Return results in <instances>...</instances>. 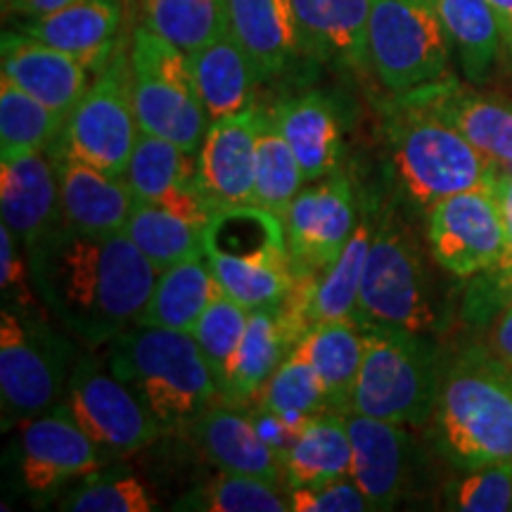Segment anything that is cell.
I'll return each instance as SVG.
<instances>
[{
	"instance_id": "cell-1",
	"label": "cell",
	"mask_w": 512,
	"mask_h": 512,
	"mask_svg": "<svg viewBox=\"0 0 512 512\" xmlns=\"http://www.w3.org/2000/svg\"><path fill=\"white\" fill-rule=\"evenodd\" d=\"M27 259L34 290L91 347L112 344L138 323L159 275L126 233H81L62 223Z\"/></svg>"
},
{
	"instance_id": "cell-2",
	"label": "cell",
	"mask_w": 512,
	"mask_h": 512,
	"mask_svg": "<svg viewBox=\"0 0 512 512\" xmlns=\"http://www.w3.org/2000/svg\"><path fill=\"white\" fill-rule=\"evenodd\" d=\"M396 188L413 207L430 211L444 197L494 188L501 166L437 114L396 95L382 117Z\"/></svg>"
},
{
	"instance_id": "cell-3",
	"label": "cell",
	"mask_w": 512,
	"mask_h": 512,
	"mask_svg": "<svg viewBox=\"0 0 512 512\" xmlns=\"http://www.w3.org/2000/svg\"><path fill=\"white\" fill-rule=\"evenodd\" d=\"M434 441L458 470L512 460V368L486 349H465L441 375Z\"/></svg>"
},
{
	"instance_id": "cell-4",
	"label": "cell",
	"mask_w": 512,
	"mask_h": 512,
	"mask_svg": "<svg viewBox=\"0 0 512 512\" xmlns=\"http://www.w3.org/2000/svg\"><path fill=\"white\" fill-rule=\"evenodd\" d=\"M107 368L155 415L162 430L195 420L221 396L190 332L133 325L110 344Z\"/></svg>"
},
{
	"instance_id": "cell-5",
	"label": "cell",
	"mask_w": 512,
	"mask_h": 512,
	"mask_svg": "<svg viewBox=\"0 0 512 512\" xmlns=\"http://www.w3.org/2000/svg\"><path fill=\"white\" fill-rule=\"evenodd\" d=\"M439 356L425 335L401 328H363V361L351 411L403 427L432 420L439 399Z\"/></svg>"
},
{
	"instance_id": "cell-6",
	"label": "cell",
	"mask_w": 512,
	"mask_h": 512,
	"mask_svg": "<svg viewBox=\"0 0 512 512\" xmlns=\"http://www.w3.org/2000/svg\"><path fill=\"white\" fill-rule=\"evenodd\" d=\"M437 318L420 242L394 207L380 211L354 320L361 328L384 325L427 335L437 328Z\"/></svg>"
},
{
	"instance_id": "cell-7",
	"label": "cell",
	"mask_w": 512,
	"mask_h": 512,
	"mask_svg": "<svg viewBox=\"0 0 512 512\" xmlns=\"http://www.w3.org/2000/svg\"><path fill=\"white\" fill-rule=\"evenodd\" d=\"M138 136L131 48L119 46L95 72L88 91L64 119L60 138L48 150L50 155L79 159L105 174L124 178Z\"/></svg>"
},
{
	"instance_id": "cell-8",
	"label": "cell",
	"mask_w": 512,
	"mask_h": 512,
	"mask_svg": "<svg viewBox=\"0 0 512 512\" xmlns=\"http://www.w3.org/2000/svg\"><path fill=\"white\" fill-rule=\"evenodd\" d=\"M128 48L140 131L171 140L195 155L211 121L192 79L188 53L145 24L133 31Z\"/></svg>"
},
{
	"instance_id": "cell-9",
	"label": "cell",
	"mask_w": 512,
	"mask_h": 512,
	"mask_svg": "<svg viewBox=\"0 0 512 512\" xmlns=\"http://www.w3.org/2000/svg\"><path fill=\"white\" fill-rule=\"evenodd\" d=\"M451 53L434 0H373L368 64L387 91L411 93L446 79Z\"/></svg>"
},
{
	"instance_id": "cell-10",
	"label": "cell",
	"mask_w": 512,
	"mask_h": 512,
	"mask_svg": "<svg viewBox=\"0 0 512 512\" xmlns=\"http://www.w3.org/2000/svg\"><path fill=\"white\" fill-rule=\"evenodd\" d=\"M505 238L496 185L444 197L427 211V240L434 261L456 278H472L496 268Z\"/></svg>"
},
{
	"instance_id": "cell-11",
	"label": "cell",
	"mask_w": 512,
	"mask_h": 512,
	"mask_svg": "<svg viewBox=\"0 0 512 512\" xmlns=\"http://www.w3.org/2000/svg\"><path fill=\"white\" fill-rule=\"evenodd\" d=\"M69 411L105 453L131 456L157 439L162 425L119 377L91 356L76 363L67 380Z\"/></svg>"
},
{
	"instance_id": "cell-12",
	"label": "cell",
	"mask_w": 512,
	"mask_h": 512,
	"mask_svg": "<svg viewBox=\"0 0 512 512\" xmlns=\"http://www.w3.org/2000/svg\"><path fill=\"white\" fill-rule=\"evenodd\" d=\"M62 356L50 335L15 309L0 313V396L3 422H27L53 406L64 382Z\"/></svg>"
},
{
	"instance_id": "cell-13",
	"label": "cell",
	"mask_w": 512,
	"mask_h": 512,
	"mask_svg": "<svg viewBox=\"0 0 512 512\" xmlns=\"http://www.w3.org/2000/svg\"><path fill=\"white\" fill-rule=\"evenodd\" d=\"M356 197L342 174L325 176L294 197L285 240L297 275H318L347 247L356 228Z\"/></svg>"
},
{
	"instance_id": "cell-14",
	"label": "cell",
	"mask_w": 512,
	"mask_h": 512,
	"mask_svg": "<svg viewBox=\"0 0 512 512\" xmlns=\"http://www.w3.org/2000/svg\"><path fill=\"white\" fill-rule=\"evenodd\" d=\"M102 448L60 403L53 411L27 420L19 439V475L34 494H50L76 477L102 467Z\"/></svg>"
},
{
	"instance_id": "cell-15",
	"label": "cell",
	"mask_w": 512,
	"mask_h": 512,
	"mask_svg": "<svg viewBox=\"0 0 512 512\" xmlns=\"http://www.w3.org/2000/svg\"><path fill=\"white\" fill-rule=\"evenodd\" d=\"M351 477L370 510H392L406 496L413 475V439L403 425L347 413Z\"/></svg>"
},
{
	"instance_id": "cell-16",
	"label": "cell",
	"mask_w": 512,
	"mask_h": 512,
	"mask_svg": "<svg viewBox=\"0 0 512 512\" xmlns=\"http://www.w3.org/2000/svg\"><path fill=\"white\" fill-rule=\"evenodd\" d=\"M437 114L482 155L498 166L512 169V100L496 93L467 88L456 79H441L430 86L401 93Z\"/></svg>"
},
{
	"instance_id": "cell-17",
	"label": "cell",
	"mask_w": 512,
	"mask_h": 512,
	"mask_svg": "<svg viewBox=\"0 0 512 512\" xmlns=\"http://www.w3.org/2000/svg\"><path fill=\"white\" fill-rule=\"evenodd\" d=\"M0 72L17 88L67 117L91 86V69L79 57L48 46L24 31H3Z\"/></svg>"
},
{
	"instance_id": "cell-18",
	"label": "cell",
	"mask_w": 512,
	"mask_h": 512,
	"mask_svg": "<svg viewBox=\"0 0 512 512\" xmlns=\"http://www.w3.org/2000/svg\"><path fill=\"white\" fill-rule=\"evenodd\" d=\"M259 112L249 107L214 119L197 150V174L221 207L254 204Z\"/></svg>"
},
{
	"instance_id": "cell-19",
	"label": "cell",
	"mask_w": 512,
	"mask_h": 512,
	"mask_svg": "<svg viewBox=\"0 0 512 512\" xmlns=\"http://www.w3.org/2000/svg\"><path fill=\"white\" fill-rule=\"evenodd\" d=\"M0 211L24 254L60 223V185L50 155L29 152L0 159Z\"/></svg>"
},
{
	"instance_id": "cell-20",
	"label": "cell",
	"mask_w": 512,
	"mask_h": 512,
	"mask_svg": "<svg viewBox=\"0 0 512 512\" xmlns=\"http://www.w3.org/2000/svg\"><path fill=\"white\" fill-rule=\"evenodd\" d=\"M190 434L202 456L221 472L249 475L278 484L283 479V460L256 432L249 411L230 403H211L195 420Z\"/></svg>"
},
{
	"instance_id": "cell-21",
	"label": "cell",
	"mask_w": 512,
	"mask_h": 512,
	"mask_svg": "<svg viewBox=\"0 0 512 512\" xmlns=\"http://www.w3.org/2000/svg\"><path fill=\"white\" fill-rule=\"evenodd\" d=\"M60 185V223L81 233H124L133 197L124 178L79 159L50 155Z\"/></svg>"
},
{
	"instance_id": "cell-22",
	"label": "cell",
	"mask_w": 512,
	"mask_h": 512,
	"mask_svg": "<svg viewBox=\"0 0 512 512\" xmlns=\"http://www.w3.org/2000/svg\"><path fill=\"white\" fill-rule=\"evenodd\" d=\"M17 29L98 72L119 48L121 0H74L50 15L22 19Z\"/></svg>"
},
{
	"instance_id": "cell-23",
	"label": "cell",
	"mask_w": 512,
	"mask_h": 512,
	"mask_svg": "<svg viewBox=\"0 0 512 512\" xmlns=\"http://www.w3.org/2000/svg\"><path fill=\"white\" fill-rule=\"evenodd\" d=\"M230 27L252 57L259 81L285 74L309 55L292 0H230Z\"/></svg>"
},
{
	"instance_id": "cell-24",
	"label": "cell",
	"mask_w": 512,
	"mask_h": 512,
	"mask_svg": "<svg viewBox=\"0 0 512 512\" xmlns=\"http://www.w3.org/2000/svg\"><path fill=\"white\" fill-rule=\"evenodd\" d=\"M306 53L349 69H368L373 0H292Z\"/></svg>"
},
{
	"instance_id": "cell-25",
	"label": "cell",
	"mask_w": 512,
	"mask_h": 512,
	"mask_svg": "<svg viewBox=\"0 0 512 512\" xmlns=\"http://www.w3.org/2000/svg\"><path fill=\"white\" fill-rule=\"evenodd\" d=\"M294 157L302 164L306 181L335 174L342 159V119L335 102L320 91L287 98L271 112Z\"/></svg>"
},
{
	"instance_id": "cell-26",
	"label": "cell",
	"mask_w": 512,
	"mask_h": 512,
	"mask_svg": "<svg viewBox=\"0 0 512 512\" xmlns=\"http://www.w3.org/2000/svg\"><path fill=\"white\" fill-rule=\"evenodd\" d=\"M297 344L280 306H261L249 311L247 330L242 335L226 387L221 389V399L230 406H252L264 384Z\"/></svg>"
},
{
	"instance_id": "cell-27",
	"label": "cell",
	"mask_w": 512,
	"mask_h": 512,
	"mask_svg": "<svg viewBox=\"0 0 512 512\" xmlns=\"http://www.w3.org/2000/svg\"><path fill=\"white\" fill-rule=\"evenodd\" d=\"M188 62L209 121L254 107L252 98L259 74L233 31L190 53Z\"/></svg>"
},
{
	"instance_id": "cell-28",
	"label": "cell",
	"mask_w": 512,
	"mask_h": 512,
	"mask_svg": "<svg viewBox=\"0 0 512 512\" xmlns=\"http://www.w3.org/2000/svg\"><path fill=\"white\" fill-rule=\"evenodd\" d=\"M204 256L219 283V290L249 311L261 309V306H278L290 294L297 278L287 247L254 254H228L219 249H207Z\"/></svg>"
},
{
	"instance_id": "cell-29",
	"label": "cell",
	"mask_w": 512,
	"mask_h": 512,
	"mask_svg": "<svg viewBox=\"0 0 512 512\" xmlns=\"http://www.w3.org/2000/svg\"><path fill=\"white\" fill-rule=\"evenodd\" d=\"M316 370L330 408L337 413L351 411V396L363 361V328L351 318L323 320L306 332L294 347Z\"/></svg>"
},
{
	"instance_id": "cell-30",
	"label": "cell",
	"mask_w": 512,
	"mask_h": 512,
	"mask_svg": "<svg viewBox=\"0 0 512 512\" xmlns=\"http://www.w3.org/2000/svg\"><path fill=\"white\" fill-rule=\"evenodd\" d=\"M219 292V283L211 273L207 256L164 268L157 275L150 299L136 325L192 332Z\"/></svg>"
},
{
	"instance_id": "cell-31",
	"label": "cell",
	"mask_w": 512,
	"mask_h": 512,
	"mask_svg": "<svg viewBox=\"0 0 512 512\" xmlns=\"http://www.w3.org/2000/svg\"><path fill=\"white\" fill-rule=\"evenodd\" d=\"M444 29L470 83L491 79L505 41L494 8L486 0H434Z\"/></svg>"
},
{
	"instance_id": "cell-32",
	"label": "cell",
	"mask_w": 512,
	"mask_h": 512,
	"mask_svg": "<svg viewBox=\"0 0 512 512\" xmlns=\"http://www.w3.org/2000/svg\"><path fill=\"white\" fill-rule=\"evenodd\" d=\"M283 475L290 489L318 486L351 475L347 413L328 411L311 418L283 460Z\"/></svg>"
},
{
	"instance_id": "cell-33",
	"label": "cell",
	"mask_w": 512,
	"mask_h": 512,
	"mask_svg": "<svg viewBox=\"0 0 512 512\" xmlns=\"http://www.w3.org/2000/svg\"><path fill=\"white\" fill-rule=\"evenodd\" d=\"M207 226L209 223L185 219L162 204L136 202L124 233L155 264L157 271H164V268L204 256Z\"/></svg>"
},
{
	"instance_id": "cell-34",
	"label": "cell",
	"mask_w": 512,
	"mask_h": 512,
	"mask_svg": "<svg viewBox=\"0 0 512 512\" xmlns=\"http://www.w3.org/2000/svg\"><path fill=\"white\" fill-rule=\"evenodd\" d=\"M304 171L292 147L287 145L271 112H259L256 136V183L254 204L285 223L294 197L302 192Z\"/></svg>"
},
{
	"instance_id": "cell-35",
	"label": "cell",
	"mask_w": 512,
	"mask_h": 512,
	"mask_svg": "<svg viewBox=\"0 0 512 512\" xmlns=\"http://www.w3.org/2000/svg\"><path fill=\"white\" fill-rule=\"evenodd\" d=\"M143 24L188 55L233 31L230 0H145Z\"/></svg>"
},
{
	"instance_id": "cell-36",
	"label": "cell",
	"mask_w": 512,
	"mask_h": 512,
	"mask_svg": "<svg viewBox=\"0 0 512 512\" xmlns=\"http://www.w3.org/2000/svg\"><path fill=\"white\" fill-rule=\"evenodd\" d=\"M197 178L200 174L192 152L171 140L140 131L124 174L136 202H159L169 192Z\"/></svg>"
},
{
	"instance_id": "cell-37",
	"label": "cell",
	"mask_w": 512,
	"mask_h": 512,
	"mask_svg": "<svg viewBox=\"0 0 512 512\" xmlns=\"http://www.w3.org/2000/svg\"><path fill=\"white\" fill-rule=\"evenodd\" d=\"M64 119V114L0 76V159L46 152L60 138Z\"/></svg>"
},
{
	"instance_id": "cell-38",
	"label": "cell",
	"mask_w": 512,
	"mask_h": 512,
	"mask_svg": "<svg viewBox=\"0 0 512 512\" xmlns=\"http://www.w3.org/2000/svg\"><path fill=\"white\" fill-rule=\"evenodd\" d=\"M254 403L297 422H309L320 413L332 411L318 373L297 349L287 354Z\"/></svg>"
},
{
	"instance_id": "cell-39",
	"label": "cell",
	"mask_w": 512,
	"mask_h": 512,
	"mask_svg": "<svg viewBox=\"0 0 512 512\" xmlns=\"http://www.w3.org/2000/svg\"><path fill=\"white\" fill-rule=\"evenodd\" d=\"M247 320L249 309L219 292L190 332L202 351L204 361H207L211 375L219 382V389L226 387L235 354H238L242 335L247 330Z\"/></svg>"
},
{
	"instance_id": "cell-40",
	"label": "cell",
	"mask_w": 512,
	"mask_h": 512,
	"mask_svg": "<svg viewBox=\"0 0 512 512\" xmlns=\"http://www.w3.org/2000/svg\"><path fill=\"white\" fill-rule=\"evenodd\" d=\"M181 508L204 512H287L290 501L280 494L278 484L259 477L221 472L204 489L185 498Z\"/></svg>"
},
{
	"instance_id": "cell-41",
	"label": "cell",
	"mask_w": 512,
	"mask_h": 512,
	"mask_svg": "<svg viewBox=\"0 0 512 512\" xmlns=\"http://www.w3.org/2000/svg\"><path fill=\"white\" fill-rule=\"evenodd\" d=\"M157 503L147 486L131 472L95 470L62 496L60 510L67 512H150Z\"/></svg>"
},
{
	"instance_id": "cell-42",
	"label": "cell",
	"mask_w": 512,
	"mask_h": 512,
	"mask_svg": "<svg viewBox=\"0 0 512 512\" xmlns=\"http://www.w3.org/2000/svg\"><path fill=\"white\" fill-rule=\"evenodd\" d=\"M444 508L458 512L512 510V460L463 470L446 486Z\"/></svg>"
},
{
	"instance_id": "cell-43",
	"label": "cell",
	"mask_w": 512,
	"mask_h": 512,
	"mask_svg": "<svg viewBox=\"0 0 512 512\" xmlns=\"http://www.w3.org/2000/svg\"><path fill=\"white\" fill-rule=\"evenodd\" d=\"M290 510L294 512H366L368 498L358 489L354 477H339L318 486H294L290 489Z\"/></svg>"
},
{
	"instance_id": "cell-44",
	"label": "cell",
	"mask_w": 512,
	"mask_h": 512,
	"mask_svg": "<svg viewBox=\"0 0 512 512\" xmlns=\"http://www.w3.org/2000/svg\"><path fill=\"white\" fill-rule=\"evenodd\" d=\"M22 242L17 235L5 226H0V285H3L5 297H12V302L29 306L31 302V266L29 259L24 261L19 252Z\"/></svg>"
},
{
	"instance_id": "cell-45",
	"label": "cell",
	"mask_w": 512,
	"mask_h": 512,
	"mask_svg": "<svg viewBox=\"0 0 512 512\" xmlns=\"http://www.w3.org/2000/svg\"><path fill=\"white\" fill-rule=\"evenodd\" d=\"M249 418H252L256 432L261 434V439H264L266 444L278 453L280 460H285L287 453L292 451V446L297 444L299 434H302L304 427L309 425V422H297V420L285 418V415L280 413L268 411V408L259 406V403H254V406L249 408Z\"/></svg>"
},
{
	"instance_id": "cell-46",
	"label": "cell",
	"mask_w": 512,
	"mask_h": 512,
	"mask_svg": "<svg viewBox=\"0 0 512 512\" xmlns=\"http://www.w3.org/2000/svg\"><path fill=\"white\" fill-rule=\"evenodd\" d=\"M496 195L498 202H501L503 221H505V249L501 261H498L496 268H491V273L498 275V283L505 292L512 294V169H505L503 174H498L496 181Z\"/></svg>"
},
{
	"instance_id": "cell-47",
	"label": "cell",
	"mask_w": 512,
	"mask_h": 512,
	"mask_svg": "<svg viewBox=\"0 0 512 512\" xmlns=\"http://www.w3.org/2000/svg\"><path fill=\"white\" fill-rule=\"evenodd\" d=\"M491 354H494L498 361H503L505 366L512 368V304L508 309H503L501 316L496 318L494 328H491Z\"/></svg>"
},
{
	"instance_id": "cell-48",
	"label": "cell",
	"mask_w": 512,
	"mask_h": 512,
	"mask_svg": "<svg viewBox=\"0 0 512 512\" xmlns=\"http://www.w3.org/2000/svg\"><path fill=\"white\" fill-rule=\"evenodd\" d=\"M74 3V0H3L5 12L10 15H17L22 19H36L43 15H50V12L62 10L64 5Z\"/></svg>"
},
{
	"instance_id": "cell-49",
	"label": "cell",
	"mask_w": 512,
	"mask_h": 512,
	"mask_svg": "<svg viewBox=\"0 0 512 512\" xmlns=\"http://www.w3.org/2000/svg\"><path fill=\"white\" fill-rule=\"evenodd\" d=\"M486 3L494 8L498 22H501L505 50H508L512 57V0H486Z\"/></svg>"
}]
</instances>
